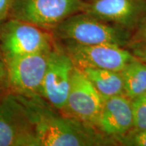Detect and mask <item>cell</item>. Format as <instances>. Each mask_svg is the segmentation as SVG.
<instances>
[{"label":"cell","instance_id":"9","mask_svg":"<svg viewBox=\"0 0 146 146\" xmlns=\"http://www.w3.org/2000/svg\"><path fill=\"white\" fill-rule=\"evenodd\" d=\"M103 102V98L89 78L74 66L68 99L62 112L95 127Z\"/></svg>","mask_w":146,"mask_h":146},{"label":"cell","instance_id":"4","mask_svg":"<svg viewBox=\"0 0 146 146\" xmlns=\"http://www.w3.org/2000/svg\"><path fill=\"white\" fill-rule=\"evenodd\" d=\"M84 0H14L12 18L52 31L64 20L83 12Z\"/></svg>","mask_w":146,"mask_h":146},{"label":"cell","instance_id":"2","mask_svg":"<svg viewBox=\"0 0 146 146\" xmlns=\"http://www.w3.org/2000/svg\"><path fill=\"white\" fill-rule=\"evenodd\" d=\"M52 33L54 39L85 45L107 44L124 47L131 41L130 31L101 21L84 12L66 18Z\"/></svg>","mask_w":146,"mask_h":146},{"label":"cell","instance_id":"5","mask_svg":"<svg viewBox=\"0 0 146 146\" xmlns=\"http://www.w3.org/2000/svg\"><path fill=\"white\" fill-rule=\"evenodd\" d=\"M63 49L80 69L99 68L120 72L135 58L132 53L117 45H85L62 41Z\"/></svg>","mask_w":146,"mask_h":146},{"label":"cell","instance_id":"6","mask_svg":"<svg viewBox=\"0 0 146 146\" xmlns=\"http://www.w3.org/2000/svg\"><path fill=\"white\" fill-rule=\"evenodd\" d=\"M51 51L25 55L6 61L11 93L27 97L41 96Z\"/></svg>","mask_w":146,"mask_h":146},{"label":"cell","instance_id":"16","mask_svg":"<svg viewBox=\"0 0 146 146\" xmlns=\"http://www.w3.org/2000/svg\"><path fill=\"white\" fill-rule=\"evenodd\" d=\"M10 93L7 64L0 47V98Z\"/></svg>","mask_w":146,"mask_h":146},{"label":"cell","instance_id":"3","mask_svg":"<svg viewBox=\"0 0 146 146\" xmlns=\"http://www.w3.org/2000/svg\"><path fill=\"white\" fill-rule=\"evenodd\" d=\"M49 31L11 18L0 28V47L5 62L34 53L52 50L55 43Z\"/></svg>","mask_w":146,"mask_h":146},{"label":"cell","instance_id":"1","mask_svg":"<svg viewBox=\"0 0 146 146\" xmlns=\"http://www.w3.org/2000/svg\"><path fill=\"white\" fill-rule=\"evenodd\" d=\"M16 96L23 106L38 146H97L116 143L95 127L56 109L41 96Z\"/></svg>","mask_w":146,"mask_h":146},{"label":"cell","instance_id":"14","mask_svg":"<svg viewBox=\"0 0 146 146\" xmlns=\"http://www.w3.org/2000/svg\"><path fill=\"white\" fill-rule=\"evenodd\" d=\"M133 125L136 129H146V93L131 100Z\"/></svg>","mask_w":146,"mask_h":146},{"label":"cell","instance_id":"13","mask_svg":"<svg viewBox=\"0 0 146 146\" xmlns=\"http://www.w3.org/2000/svg\"><path fill=\"white\" fill-rule=\"evenodd\" d=\"M121 72L124 95L132 100L146 93V64L135 58Z\"/></svg>","mask_w":146,"mask_h":146},{"label":"cell","instance_id":"7","mask_svg":"<svg viewBox=\"0 0 146 146\" xmlns=\"http://www.w3.org/2000/svg\"><path fill=\"white\" fill-rule=\"evenodd\" d=\"M74 66L72 59L63 47L55 44L49 56L41 96L61 112L68 99Z\"/></svg>","mask_w":146,"mask_h":146},{"label":"cell","instance_id":"20","mask_svg":"<svg viewBox=\"0 0 146 146\" xmlns=\"http://www.w3.org/2000/svg\"><path fill=\"white\" fill-rule=\"evenodd\" d=\"M84 1H91V0H84Z\"/></svg>","mask_w":146,"mask_h":146},{"label":"cell","instance_id":"10","mask_svg":"<svg viewBox=\"0 0 146 146\" xmlns=\"http://www.w3.org/2000/svg\"><path fill=\"white\" fill-rule=\"evenodd\" d=\"M83 12L131 31L146 17V0H91L86 1Z\"/></svg>","mask_w":146,"mask_h":146},{"label":"cell","instance_id":"8","mask_svg":"<svg viewBox=\"0 0 146 146\" xmlns=\"http://www.w3.org/2000/svg\"><path fill=\"white\" fill-rule=\"evenodd\" d=\"M0 146H38L23 104L11 92L0 98Z\"/></svg>","mask_w":146,"mask_h":146},{"label":"cell","instance_id":"12","mask_svg":"<svg viewBox=\"0 0 146 146\" xmlns=\"http://www.w3.org/2000/svg\"><path fill=\"white\" fill-rule=\"evenodd\" d=\"M81 70L103 99L124 94L123 80L120 72L99 68H83Z\"/></svg>","mask_w":146,"mask_h":146},{"label":"cell","instance_id":"17","mask_svg":"<svg viewBox=\"0 0 146 146\" xmlns=\"http://www.w3.org/2000/svg\"><path fill=\"white\" fill-rule=\"evenodd\" d=\"M131 47L133 56L146 64V42H137Z\"/></svg>","mask_w":146,"mask_h":146},{"label":"cell","instance_id":"15","mask_svg":"<svg viewBox=\"0 0 146 146\" xmlns=\"http://www.w3.org/2000/svg\"><path fill=\"white\" fill-rule=\"evenodd\" d=\"M117 143L123 145L146 146V129H136L133 128L127 134L118 139Z\"/></svg>","mask_w":146,"mask_h":146},{"label":"cell","instance_id":"11","mask_svg":"<svg viewBox=\"0 0 146 146\" xmlns=\"http://www.w3.org/2000/svg\"><path fill=\"white\" fill-rule=\"evenodd\" d=\"M95 127L117 143L118 139L134 128L131 100L124 94L104 99Z\"/></svg>","mask_w":146,"mask_h":146},{"label":"cell","instance_id":"18","mask_svg":"<svg viewBox=\"0 0 146 146\" xmlns=\"http://www.w3.org/2000/svg\"><path fill=\"white\" fill-rule=\"evenodd\" d=\"M14 0H0V23L6 19L10 14Z\"/></svg>","mask_w":146,"mask_h":146},{"label":"cell","instance_id":"19","mask_svg":"<svg viewBox=\"0 0 146 146\" xmlns=\"http://www.w3.org/2000/svg\"><path fill=\"white\" fill-rule=\"evenodd\" d=\"M138 42H146V20L142 22V25L136 36Z\"/></svg>","mask_w":146,"mask_h":146}]
</instances>
